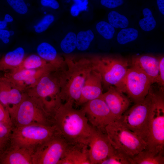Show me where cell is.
Segmentation results:
<instances>
[{
	"mask_svg": "<svg viewBox=\"0 0 164 164\" xmlns=\"http://www.w3.org/2000/svg\"><path fill=\"white\" fill-rule=\"evenodd\" d=\"M12 128L0 122V155L9 145Z\"/></svg>",
	"mask_w": 164,
	"mask_h": 164,
	"instance_id": "cell-27",
	"label": "cell"
},
{
	"mask_svg": "<svg viewBox=\"0 0 164 164\" xmlns=\"http://www.w3.org/2000/svg\"><path fill=\"white\" fill-rule=\"evenodd\" d=\"M70 12L71 15L73 17L77 16L80 12L74 3L71 6Z\"/></svg>",
	"mask_w": 164,
	"mask_h": 164,
	"instance_id": "cell-41",
	"label": "cell"
},
{
	"mask_svg": "<svg viewBox=\"0 0 164 164\" xmlns=\"http://www.w3.org/2000/svg\"><path fill=\"white\" fill-rule=\"evenodd\" d=\"M89 59L92 70L100 74L105 87L114 86L121 91L130 61L115 56H94Z\"/></svg>",
	"mask_w": 164,
	"mask_h": 164,
	"instance_id": "cell-4",
	"label": "cell"
},
{
	"mask_svg": "<svg viewBox=\"0 0 164 164\" xmlns=\"http://www.w3.org/2000/svg\"><path fill=\"white\" fill-rule=\"evenodd\" d=\"M144 18L139 22L141 28L143 31L149 32L153 30L156 25V20L151 10L148 8H144L142 11Z\"/></svg>",
	"mask_w": 164,
	"mask_h": 164,
	"instance_id": "cell-26",
	"label": "cell"
},
{
	"mask_svg": "<svg viewBox=\"0 0 164 164\" xmlns=\"http://www.w3.org/2000/svg\"><path fill=\"white\" fill-rule=\"evenodd\" d=\"M82 108L93 127L105 132V127L116 120L107 104L101 97L84 104Z\"/></svg>",
	"mask_w": 164,
	"mask_h": 164,
	"instance_id": "cell-12",
	"label": "cell"
},
{
	"mask_svg": "<svg viewBox=\"0 0 164 164\" xmlns=\"http://www.w3.org/2000/svg\"><path fill=\"white\" fill-rule=\"evenodd\" d=\"M159 10L162 15H164V0H156Z\"/></svg>",
	"mask_w": 164,
	"mask_h": 164,
	"instance_id": "cell-42",
	"label": "cell"
},
{
	"mask_svg": "<svg viewBox=\"0 0 164 164\" xmlns=\"http://www.w3.org/2000/svg\"><path fill=\"white\" fill-rule=\"evenodd\" d=\"M52 67L34 69L9 71L4 76L21 91L25 92L34 87L44 75L56 71Z\"/></svg>",
	"mask_w": 164,
	"mask_h": 164,
	"instance_id": "cell-13",
	"label": "cell"
},
{
	"mask_svg": "<svg viewBox=\"0 0 164 164\" xmlns=\"http://www.w3.org/2000/svg\"><path fill=\"white\" fill-rule=\"evenodd\" d=\"M7 24L4 20H0V29H5L7 26Z\"/></svg>",
	"mask_w": 164,
	"mask_h": 164,
	"instance_id": "cell-44",
	"label": "cell"
},
{
	"mask_svg": "<svg viewBox=\"0 0 164 164\" xmlns=\"http://www.w3.org/2000/svg\"><path fill=\"white\" fill-rule=\"evenodd\" d=\"M138 35V30L133 28H123L118 33L117 40L121 45H124L135 40Z\"/></svg>",
	"mask_w": 164,
	"mask_h": 164,
	"instance_id": "cell-28",
	"label": "cell"
},
{
	"mask_svg": "<svg viewBox=\"0 0 164 164\" xmlns=\"http://www.w3.org/2000/svg\"><path fill=\"white\" fill-rule=\"evenodd\" d=\"M55 20L54 16L51 14L45 15L42 19L34 26L35 32L38 33L46 31Z\"/></svg>",
	"mask_w": 164,
	"mask_h": 164,
	"instance_id": "cell-33",
	"label": "cell"
},
{
	"mask_svg": "<svg viewBox=\"0 0 164 164\" xmlns=\"http://www.w3.org/2000/svg\"><path fill=\"white\" fill-rule=\"evenodd\" d=\"M35 149L9 145L0 155V164H32Z\"/></svg>",
	"mask_w": 164,
	"mask_h": 164,
	"instance_id": "cell-18",
	"label": "cell"
},
{
	"mask_svg": "<svg viewBox=\"0 0 164 164\" xmlns=\"http://www.w3.org/2000/svg\"><path fill=\"white\" fill-rule=\"evenodd\" d=\"M130 157L114 149L111 153L100 164H130Z\"/></svg>",
	"mask_w": 164,
	"mask_h": 164,
	"instance_id": "cell-29",
	"label": "cell"
},
{
	"mask_svg": "<svg viewBox=\"0 0 164 164\" xmlns=\"http://www.w3.org/2000/svg\"><path fill=\"white\" fill-rule=\"evenodd\" d=\"M154 86L152 84L144 99L128 109L117 120L147 143L149 117L152 107Z\"/></svg>",
	"mask_w": 164,
	"mask_h": 164,
	"instance_id": "cell-5",
	"label": "cell"
},
{
	"mask_svg": "<svg viewBox=\"0 0 164 164\" xmlns=\"http://www.w3.org/2000/svg\"><path fill=\"white\" fill-rule=\"evenodd\" d=\"M69 102H61L51 116L53 125L59 134L69 145L81 148H88L93 129L82 108L77 109Z\"/></svg>",
	"mask_w": 164,
	"mask_h": 164,
	"instance_id": "cell-1",
	"label": "cell"
},
{
	"mask_svg": "<svg viewBox=\"0 0 164 164\" xmlns=\"http://www.w3.org/2000/svg\"><path fill=\"white\" fill-rule=\"evenodd\" d=\"M10 117L13 127L32 124L53 125L50 116L41 104L25 92L23 99Z\"/></svg>",
	"mask_w": 164,
	"mask_h": 164,
	"instance_id": "cell-9",
	"label": "cell"
},
{
	"mask_svg": "<svg viewBox=\"0 0 164 164\" xmlns=\"http://www.w3.org/2000/svg\"><path fill=\"white\" fill-rule=\"evenodd\" d=\"M9 32L11 36L13 35L14 34V31L12 30L9 31Z\"/></svg>",
	"mask_w": 164,
	"mask_h": 164,
	"instance_id": "cell-45",
	"label": "cell"
},
{
	"mask_svg": "<svg viewBox=\"0 0 164 164\" xmlns=\"http://www.w3.org/2000/svg\"><path fill=\"white\" fill-rule=\"evenodd\" d=\"M69 145L60 134L54 136L35 148L32 164H58Z\"/></svg>",
	"mask_w": 164,
	"mask_h": 164,
	"instance_id": "cell-11",
	"label": "cell"
},
{
	"mask_svg": "<svg viewBox=\"0 0 164 164\" xmlns=\"http://www.w3.org/2000/svg\"><path fill=\"white\" fill-rule=\"evenodd\" d=\"M25 52L22 47H18L6 53L0 60V72L9 71L18 68L25 58Z\"/></svg>",
	"mask_w": 164,
	"mask_h": 164,
	"instance_id": "cell-22",
	"label": "cell"
},
{
	"mask_svg": "<svg viewBox=\"0 0 164 164\" xmlns=\"http://www.w3.org/2000/svg\"><path fill=\"white\" fill-rule=\"evenodd\" d=\"M102 84L100 74L92 70L86 78L76 105L84 104L89 101L101 97L103 94Z\"/></svg>",
	"mask_w": 164,
	"mask_h": 164,
	"instance_id": "cell-17",
	"label": "cell"
},
{
	"mask_svg": "<svg viewBox=\"0 0 164 164\" xmlns=\"http://www.w3.org/2000/svg\"><path fill=\"white\" fill-rule=\"evenodd\" d=\"M36 52L38 56L52 65L57 70L66 66L65 59L59 56L56 49L48 42L40 43L37 47Z\"/></svg>",
	"mask_w": 164,
	"mask_h": 164,
	"instance_id": "cell-20",
	"label": "cell"
},
{
	"mask_svg": "<svg viewBox=\"0 0 164 164\" xmlns=\"http://www.w3.org/2000/svg\"><path fill=\"white\" fill-rule=\"evenodd\" d=\"M88 147L91 164H100L111 153L114 149L106 132L94 127Z\"/></svg>",
	"mask_w": 164,
	"mask_h": 164,
	"instance_id": "cell-14",
	"label": "cell"
},
{
	"mask_svg": "<svg viewBox=\"0 0 164 164\" xmlns=\"http://www.w3.org/2000/svg\"><path fill=\"white\" fill-rule=\"evenodd\" d=\"M101 97L105 101L111 113L118 120L128 108L131 100L123 93L114 86H110Z\"/></svg>",
	"mask_w": 164,
	"mask_h": 164,
	"instance_id": "cell-16",
	"label": "cell"
},
{
	"mask_svg": "<svg viewBox=\"0 0 164 164\" xmlns=\"http://www.w3.org/2000/svg\"><path fill=\"white\" fill-rule=\"evenodd\" d=\"M159 74L156 84L159 86L164 87V57L163 55L159 56Z\"/></svg>",
	"mask_w": 164,
	"mask_h": 164,
	"instance_id": "cell-36",
	"label": "cell"
},
{
	"mask_svg": "<svg viewBox=\"0 0 164 164\" xmlns=\"http://www.w3.org/2000/svg\"><path fill=\"white\" fill-rule=\"evenodd\" d=\"M88 150L70 145L58 164H91Z\"/></svg>",
	"mask_w": 164,
	"mask_h": 164,
	"instance_id": "cell-21",
	"label": "cell"
},
{
	"mask_svg": "<svg viewBox=\"0 0 164 164\" xmlns=\"http://www.w3.org/2000/svg\"><path fill=\"white\" fill-rule=\"evenodd\" d=\"M80 12L86 11L87 9L88 0H73Z\"/></svg>",
	"mask_w": 164,
	"mask_h": 164,
	"instance_id": "cell-39",
	"label": "cell"
},
{
	"mask_svg": "<svg viewBox=\"0 0 164 164\" xmlns=\"http://www.w3.org/2000/svg\"><path fill=\"white\" fill-rule=\"evenodd\" d=\"M94 37L91 29L80 31L76 35V48L79 50L84 51L89 48Z\"/></svg>",
	"mask_w": 164,
	"mask_h": 164,
	"instance_id": "cell-25",
	"label": "cell"
},
{
	"mask_svg": "<svg viewBox=\"0 0 164 164\" xmlns=\"http://www.w3.org/2000/svg\"><path fill=\"white\" fill-rule=\"evenodd\" d=\"M124 0H101V4L109 9L115 8L122 5Z\"/></svg>",
	"mask_w": 164,
	"mask_h": 164,
	"instance_id": "cell-37",
	"label": "cell"
},
{
	"mask_svg": "<svg viewBox=\"0 0 164 164\" xmlns=\"http://www.w3.org/2000/svg\"><path fill=\"white\" fill-rule=\"evenodd\" d=\"M96 29L98 33L106 39H112L115 33L114 28L109 23L104 21H101L96 26Z\"/></svg>",
	"mask_w": 164,
	"mask_h": 164,
	"instance_id": "cell-32",
	"label": "cell"
},
{
	"mask_svg": "<svg viewBox=\"0 0 164 164\" xmlns=\"http://www.w3.org/2000/svg\"><path fill=\"white\" fill-rule=\"evenodd\" d=\"M146 148L157 153L164 154V87L154 86L153 98L149 114Z\"/></svg>",
	"mask_w": 164,
	"mask_h": 164,
	"instance_id": "cell-3",
	"label": "cell"
},
{
	"mask_svg": "<svg viewBox=\"0 0 164 164\" xmlns=\"http://www.w3.org/2000/svg\"><path fill=\"white\" fill-rule=\"evenodd\" d=\"M24 94L6 77L0 76V102L10 116L22 101Z\"/></svg>",
	"mask_w": 164,
	"mask_h": 164,
	"instance_id": "cell-15",
	"label": "cell"
},
{
	"mask_svg": "<svg viewBox=\"0 0 164 164\" xmlns=\"http://www.w3.org/2000/svg\"><path fill=\"white\" fill-rule=\"evenodd\" d=\"M6 0L8 4L16 13L24 15L28 12V7L24 0Z\"/></svg>",
	"mask_w": 164,
	"mask_h": 164,
	"instance_id": "cell-34",
	"label": "cell"
},
{
	"mask_svg": "<svg viewBox=\"0 0 164 164\" xmlns=\"http://www.w3.org/2000/svg\"><path fill=\"white\" fill-rule=\"evenodd\" d=\"M0 122L13 128L10 114L6 109L0 102Z\"/></svg>",
	"mask_w": 164,
	"mask_h": 164,
	"instance_id": "cell-35",
	"label": "cell"
},
{
	"mask_svg": "<svg viewBox=\"0 0 164 164\" xmlns=\"http://www.w3.org/2000/svg\"><path fill=\"white\" fill-rule=\"evenodd\" d=\"M130 63L131 67L145 73L152 84L156 83L159 74V56L149 54L135 55L132 57Z\"/></svg>",
	"mask_w": 164,
	"mask_h": 164,
	"instance_id": "cell-19",
	"label": "cell"
},
{
	"mask_svg": "<svg viewBox=\"0 0 164 164\" xmlns=\"http://www.w3.org/2000/svg\"><path fill=\"white\" fill-rule=\"evenodd\" d=\"M59 134L53 125L32 124L13 127L10 145L35 148Z\"/></svg>",
	"mask_w": 164,
	"mask_h": 164,
	"instance_id": "cell-8",
	"label": "cell"
},
{
	"mask_svg": "<svg viewBox=\"0 0 164 164\" xmlns=\"http://www.w3.org/2000/svg\"><path fill=\"white\" fill-rule=\"evenodd\" d=\"M76 35L73 32H68L60 43V47L65 53L69 54L76 48Z\"/></svg>",
	"mask_w": 164,
	"mask_h": 164,
	"instance_id": "cell-31",
	"label": "cell"
},
{
	"mask_svg": "<svg viewBox=\"0 0 164 164\" xmlns=\"http://www.w3.org/2000/svg\"><path fill=\"white\" fill-rule=\"evenodd\" d=\"M59 71L43 76L33 87L25 92L42 105L50 117L54 110L62 101L60 97Z\"/></svg>",
	"mask_w": 164,
	"mask_h": 164,
	"instance_id": "cell-6",
	"label": "cell"
},
{
	"mask_svg": "<svg viewBox=\"0 0 164 164\" xmlns=\"http://www.w3.org/2000/svg\"><path fill=\"white\" fill-rule=\"evenodd\" d=\"M66 67L59 70L60 97L62 102L78 103L85 80L92 70L89 59L82 58L76 60L67 57Z\"/></svg>",
	"mask_w": 164,
	"mask_h": 164,
	"instance_id": "cell-2",
	"label": "cell"
},
{
	"mask_svg": "<svg viewBox=\"0 0 164 164\" xmlns=\"http://www.w3.org/2000/svg\"><path fill=\"white\" fill-rule=\"evenodd\" d=\"M105 130L113 148L130 158L147 147L145 141L117 120L109 124Z\"/></svg>",
	"mask_w": 164,
	"mask_h": 164,
	"instance_id": "cell-7",
	"label": "cell"
},
{
	"mask_svg": "<svg viewBox=\"0 0 164 164\" xmlns=\"http://www.w3.org/2000/svg\"><path fill=\"white\" fill-rule=\"evenodd\" d=\"M163 154L157 153L146 148L130 158V164H164Z\"/></svg>",
	"mask_w": 164,
	"mask_h": 164,
	"instance_id": "cell-23",
	"label": "cell"
},
{
	"mask_svg": "<svg viewBox=\"0 0 164 164\" xmlns=\"http://www.w3.org/2000/svg\"><path fill=\"white\" fill-rule=\"evenodd\" d=\"M50 67H54L37 54H32L25 58L18 68L10 71H15L22 69H34Z\"/></svg>",
	"mask_w": 164,
	"mask_h": 164,
	"instance_id": "cell-24",
	"label": "cell"
},
{
	"mask_svg": "<svg viewBox=\"0 0 164 164\" xmlns=\"http://www.w3.org/2000/svg\"><path fill=\"white\" fill-rule=\"evenodd\" d=\"M3 20L8 23L12 22L14 19L11 15L9 14H6L5 15Z\"/></svg>",
	"mask_w": 164,
	"mask_h": 164,
	"instance_id": "cell-43",
	"label": "cell"
},
{
	"mask_svg": "<svg viewBox=\"0 0 164 164\" xmlns=\"http://www.w3.org/2000/svg\"><path fill=\"white\" fill-rule=\"evenodd\" d=\"M11 36L9 31L6 29H0V39L5 44L10 42L9 37Z\"/></svg>",
	"mask_w": 164,
	"mask_h": 164,
	"instance_id": "cell-40",
	"label": "cell"
},
{
	"mask_svg": "<svg viewBox=\"0 0 164 164\" xmlns=\"http://www.w3.org/2000/svg\"><path fill=\"white\" fill-rule=\"evenodd\" d=\"M40 3L45 7H50L54 9H57L60 7V5L56 0H40Z\"/></svg>",
	"mask_w": 164,
	"mask_h": 164,
	"instance_id": "cell-38",
	"label": "cell"
},
{
	"mask_svg": "<svg viewBox=\"0 0 164 164\" xmlns=\"http://www.w3.org/2000/svg\"><path fill=\"white\" fill-rule=\"evenodd\" d=\"M152 84L149 78L139 69L131 67L124 79L121 91L135 104L143 100Z\"/></svg>",
	"mask_w": 164,
	"mask_h": 164,
	"instance_id": "cell-10",
	"label": "cell"
},
{
	"mask_svg": "<svg viewBox=\"0 0 164 164\" xmlns=\"http://www.w3.org/2000/svg\"><path fill=\"white\" fill-rule=\"evenodd\" d=\"M108 19L109 23L115 28H126L129 24L127 18L116 11L110 12L108 15Z\"/></svg>",
	"mask_w": 164,
	"mask_h": 164,
	"instance_id": "cell-30",
	"label": "cell"
}]
</instances>
